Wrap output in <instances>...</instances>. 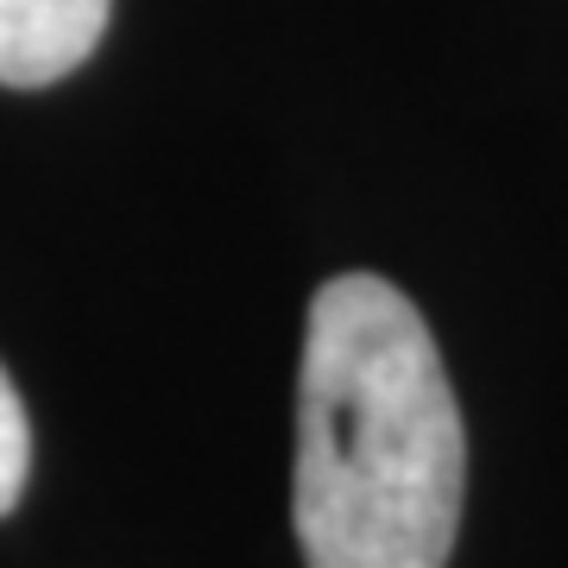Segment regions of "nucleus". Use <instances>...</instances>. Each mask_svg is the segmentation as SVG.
<instances>
[{"label": "nucleus", "instance_id": "1", "mask_svg": "<svg viewBox=\"0 0 568 568\" xmlns=\"http://www.w3.org/2000/svg\"><path fill=\"white\" fill-rule=\"evenodd\" d=\"M467 493L462 405L398 284L342 272L310 297L291 518L304 568H448Z\"/></svg>", "mask_w": 568, "mask_h": 568}, {"label": "nucleus", "instance_id": "2", "mask_svg": "<svg viewBox=\"0 0 568 568\" xmlns=\"http://www.w3.org/2000/svg\"><path fill=\"white\" fill-rule=\"evenodd\" d=\"M114 0H0V82L44 89L70 77L108 32Z\"/></svg>", "mask_w": 568, "mask_h": 568}, {"label": "nucleus", "instance_id": "3", "mask_svg": "<svg viewBox=\"0 0 568 568\" xmlns=\"http://www.w3.org/2000/svg\"><path fill=\"white\" fill-rule=\"evenodd\" d=\"M26 474H32V424H26L20 392H13L7 366H0V518L20 506Z\"/></svg>", "mask_w": 568, "mask_h": 568}]
</instances>
